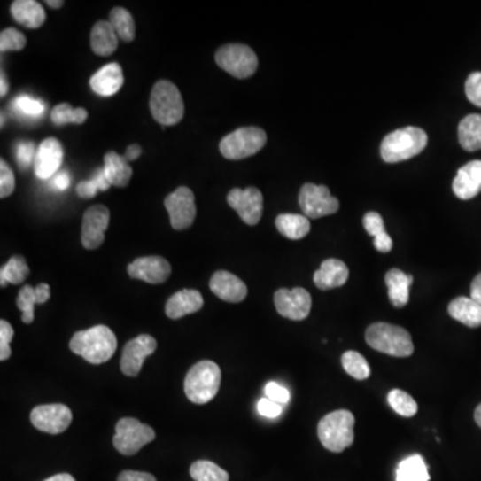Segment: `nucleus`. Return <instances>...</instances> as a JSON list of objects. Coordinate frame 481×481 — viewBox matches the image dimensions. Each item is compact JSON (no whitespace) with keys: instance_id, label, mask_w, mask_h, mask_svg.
Instances as JSON below:
<instances>
[{"instance_id":"f257e3e1","label":"nucleus","mask_w":481,"mask_h":481,"mask_svg":"<svg viewBox=\"0 0 481 481\" xmlns=\"http://www.w3.org/2000/svg\"><path fill=\"white\" fill-rule=\"evenodd\" d=\"M117 345L114 333L105 325L76 332L70 341V349L74 353L96 365L109 361L117 351Z\"/></svg>"},{"instance_id":"f03ea898","label":"nucleus","mask_w":481,"mask_h":481,"mask_svg":"<svg viewBox=\"0 0 481 481\" xmlns=\"http://www.w3.org/2000/svg\"><path fill=\"white\" fill-rule=\"evenodd\" d=\"M428 144V136L423 128H399L388 134L381 144V157L388 164H397L419 155Z\"/></svg>"},{"instance_id":"7ed1b4c3","label":"nucleus","mask_w":481,"mask_h":481,"mask_svg":"<svg viewBox=\"0 0 481 481\" xmlns=\"http://www.w3.org/2000/svg\"><path fill=\"white\" fill-rule=\"evenodd\" d=\"M368 345L381 353L393 357H409L414 354L415 346L411 335L404 328L386 322L370 325L365 333Z\"/></svg>"},{"instance_id":"20e7f679","label":"nucleus","mask_w":481,"mask_h":481,"mask_svg":"<svg viewBox=\"0 0 481 481\" xmlns=\"http://www.w3.org/2000/svg\"><path fill=\"white\" fill-rule=\"evenodd\" d=\"M354 423L353 414L346 409L330 412L318 423L317 433L321 444L335 454L349 448L354 441Z\"/></svg>"},{"instance_id":"39448f33","label":"nucleus","mask_w":481,"mask_h":481,"mask_svg":"<svg viewBox=\"0 0 481 481\" xmlns=\"http://www.w3.org/2000/svg\"><path fill=\"white\" fill-rule=\"evenodd\" d=\"M150 110L152 118L162 128L181 122L185 114V105L177 86L169 81L155 83L150 97Z\"/></svg>"},{"instance_id":"423d86ee","label":"nucleus","mask_w":481,"mask_h":481,"mask_svg":"<svg viewBox=\"0 0 481 481\" xmlns=\"http://www.w3.org/2000/svg\"><path fill=\"white\" fill-rule=\"evenodd\" d=\"M220 367L209 360L199 361L186 375L185 393L191 403H209L220 391Z\"/></svg>"},{"instance_id":"0eeeda50","label":"nucleus","mask_w":481,"mask_h":481,"mask_svg":"<svg viewBox=\"0 0 481 481\" xmlns=\"http://www.w3.org/2000/svg\"><path fill=\"white\" fill-rule=\"evenodd\" d=\"M267 144V133L262 128H241L221 141L220 150L228 159L238 160L257 154Z\"/></svg>"},{"instance_id":"6e6552de","label":"nucleus","mask_w":481,"mask_h":481,"mask_svg":"<svg viewBox=\"0 0 481 481\" xmlns=\"http://www.w3.org/2000/svg\"><path fill=\"white\" fill-rule=\"evenodd\" d=\"M215 62L234 78L246 79L256 73L259 59L256 52L245 44H228L215 54Z\"/></svg>"},{"instance_id":"1a4fd4ad","label":"nucleus","mask_w":481,"mask_h":481,"mask_svg":"<svg viewBox=\"0 0 481 481\" xmlns=\"http://www.w3.org/2000/svg\"><path fill=\"white\" fill-rule=\"evenodd\" d=\"M155 438V432L149 425L142 424L133 417H125L115 425L114 446L120 454L133 456L146 444Z\"/></svg>"},{"instance_id":"9d476101","label":"nucleus","mask_w":481,"mask_h":481,"mask_svg":"<svg viewBox=\"0 0 481 481\" xmlns=\"http://www.w3.org/2000/svg\"><path fill=\"white\" fill-rule=\"evenodd\" d=\"M299 206L305 217L321 218L338 212L340 202L330 194L327 186L306 183L299 191Z\"/></svg>"},{"instance_id":"9b49d317","label":"nucleus","mask_w":481,"mask_h":481,"mask_svg":"<svg viewBox=\"0 0 481 481\" xmlns=\"http://www.w3.org/2000/svg\"><path fill=\"white\" fill-rule=\"evenodd\" d=\"M30 419L36 430L49 435H59L70 427L73 414L63 404H47L34 408Z\"/></svg>"},{"instance_id":"f8f14e48","label":"nucleus","mask_w":481,"mask_h":481,"mask_svg":"<svg viewBox=\"0 0 481 481\" xmlns=\"http://www.w3.org/2000/svg\"><path fill=\"white\" fill-rule=\"evenodd\" d=\"M165 207L170 215V222L175 230L188 229L196 220L197 207L193 191L185 186L165 198Z\"/></svg>"},{"instance_id":"ddd939ff","label":"nucleus","mask_w":481,"mask_h":481,"mask_svg":"<svg viewBox=\"0 0 481 481\" xmlns=\"http://www.w3.org/2000/svg\"><path fill=\"white\" fill-rule=\"evenodd\" d=\"M275 309L283 317L302 321L312 309V297L304 288L278 289L275 294Z\"/></svg>"},{"instance_id":"4468645a","label":"nucleus","mask_w":481,"mask_h":481,"mask_svg":"<svg viewBox=\"0 0 481 481\" xmlns=\"http://www.w3.org/2000/svg\"><path fill=\"white\" fill-rule=\"evenodd\" d=\"M228 204L238 213L241 220L248 225H257L261 220L264 197L257 188H248L245 190L233 189L228 194Z\"/></svg>"},{"instance_id":"2eb2a0df","label":"nucleus","mask_w":481,"mask_h":481,"mask_svg":"<svg viewBox=\"0 0 481 481\" xmlns=\"http://www.w3.org/2000/svg\"><path fill=\"white\" fill-rule=\"evenodd\" d=\"M157 341L149 335L138 336L128 341L123 348L120 369L128 377H136L141 372L144 359L154 353Z\"/></svg>"},{"instance_id":"dca6fc26","label":"nucleus","mask_w":481,"mask_h":481,"mask_svg":"<svg viewBox=\"0 0 481 481\" xmlns=\"http://www.w3.org/2000/svg\"><path fill=\"white\" fill-rule=\"evenodd\" d=\"M110 222V212L104 205L86 210L82 223V245L89 251L99 248L105 241V231Z\"/></svg>"},{"instance_id":"f3484780","label":"nucleus","mask_w":481,"mask_h":481,"mask_svg":"<svg viewBox=\"0 0 481 481\" xmlns=\"http://www.w3.org/2000/svg\"><path fill=\"white\" fill-rule=\"evenodd\" d=\"M128 273L131 278L142 280L152 285L164 283L172 273V267L162 257L150 256L136 260L128 267Z\"/></svg>"},{"instance_id":"a211bd4d","label":"nucleus","mask_w":481,"mask_h":481,"mask_svg":"<svg viewBox=\"0 0 481 481\" xmlns=\"http://www.w3.org/2000/svg\"><path fill=\"white\" fill-rule=\"evenodd\" d=\"M62 144L57 138H47L39 144L35 158V175L41 180H49L62 167Z\"/></svg>"},{"instance_id":"6ab92c4d","label":"nucleus","mask_w":481,"mask_h":481,"mask_svg":"<svg viewBox=\"0 0 481 481\" xmlns=\"http://www.w3.org/2000/svg\"><path fill=\"white\" fill-rule=\"evenodd\" d=\"M210 289L218 299L226 302H243L248 296V288L244 281L239 280L237 275L231 273L220 270L213 275L210 280Z\"/></svg>"},{"instance_id":"aec40b11","label":"nucleus","mask_w":481,"mask_h":481,"mask_svg":"<svg viewBox=\"0 0 481 481\" xmlns=\"http://www.w3.org/2000/svg\"><path fill=\"white\" fill-rule=\"evenodd\" d=\"M454 196L457 198L472 199L481 191V160H472L457 172L454 180Z\"/></svg>"},{"instance_id":"412c9836","label":"nucleus","mask_w":481,"mask_h":481,"mask_svg":"<svg viewBox=\"0 0 481 481\" xmlns=\"http://www.w3.org/2000/svg\"><path fill=\"white\" fill-rule=\"evenodd\" d=\"M202 306H204V299L198 291L183 289L167 299L165 312H167V317L172 320H180L185 315L199 312Z\"/></svg>"},{"instance_id":"4be33fe9","label":"nucleus","mask_w":481,"mask_h":481,"mask_svg":"<svg viewBox=\"0 0 481 481\" xmlns=\"http://www.w3.org/2000/svg\"><path fill=\"white\" fill-rule=\"evenodd\" d=\"M348 278V267L340 260L330 259L321 264L320 269L314 273L313 281L321 291H330L345 285Z\"/></svg>"},{"instance_id":"5701e85b","label":"nucleus","mask_w":481,"mask_h":481,"mask_svg":"<svg viewBox=\"0 0 481 481\" xmlns=\"http://www.w3.org/2000/svg\"><path fill=\"white\" fill-rule=\"evenodd\" d=\"M122 68L118 63H109L94 74L90 79V86L94 93L102 97H112L117 94L123 86Z\"/></svg>"},{"instance_id":"b1692460","label":"nucleus","mask_w":481,"mask_h":481,"mask_svg":"<svg viewBox=\"0 0 481 481\" xmlns=\"http://www.w3.org/2000/svg\"><path fill=\"white\" fill-rule=\"evenodd\" d=\"M414 283V277L400 269H391L385 275L386 288L389 299L396 307H404L409 302V288Z\"/></svg>"},{"instance_id":"393cba45","label":"nucleus","mask_w":481,"mask_h":481,"mask_svg":"<svg viewBox=\"0 0 481 481\" xmlns=\"http://www.w3.org/2000/svg\"><path fill=\"white\" fill-rule=\"evenodd\" d=\"M448 313L454 320L468 328L481 327V306L470 297H457L448 305Z\"/></svg>"},{"instance_id":"a878e982","label":"nucleus","mask_w":481,"mask_h":481,"mask_svg":"<svg viewBox=\"0 0 481 481\" xmlns=\"http://www.w3.org/2000/svg\"><path fill=\"white\" fill-rule=\"evenodd\" d=\"M12 14L19 25L27 28H39L46 20L43 7L34 0H17L12 4Z\"/></svg>"},{"instance_id":"bb28decb","label":"nucleus","mask_w":481,"mask_h":481,"mask_svg":"<svg viewBox=\"0 0 481 481\" xmlns=\"http://www.w3.org/2000/svg\"><path fill=\"white\" fill-rule=\"evenodd\" d=\"M90 43L93 51L101 57H109L115 52L118 47V35L112 23L105 20L97 23L91 31Z\"/></svg>"},{"instance_id":"cd10ccee","label":"nucleus","mask_w":481,"mask_h":481,"mask_svg":"<svg viewBox=\"0 0 481 481\" xmlns=\"http://www.w3.org/2000/svg\"><path fill=\"white\" fill-rule=\"evenodd\" d=\"M105 175L110 183L118 188H125L133 175V169L128 165V160L117 152L110 151L105 155Z\"/></svg>"},{"instance_id":"c85d7f7f","label":"nucleus","mask_w":481,"mask_h":481,"mask_svg":"<svg viewBox=\"0 0 481 481\" xmlns=\"http://www.w3.org/2000/svg\"><path fill=\"white\" fill-rule=\"evenodd\" d=\"M459 142L467 151L481 149V115H467L459 125Z\"/></svg>"},{"instance_id":"c756f323","label":"nucleus","mask_w":481,"mask_h":481,"mask_svg":"<svg viewBox=\"0 0 481 481\" xmlns=\"http://www.w3.org/2000/svg\"><path fill=\"white\" fill-rule=\"evenodd\" d=\"M275 226L283 236L289 239H294V241L304 238L310 231L309 220L305 215L299 214L278 215Z\"/></svg>"},{"instance_id":"7c9ffc66","label":"nucleus","mask_w":481,"mask_h":481,"mask_svg":"<svg viewBox=\"0 0 481 481\" xmlns=\"http://www.w3.org/2000/svg\"><path fill=\"white\" fill-rule=\"evenodd\" d=\"M430 478L427 464L420 454L407 457L396 470L397 481H430Z\"/></svg>"},{"instance_id":"2f4dec72","label":"nucleus","mask_w":481,"mask_h":481,"mask_svg":"<svg viewBox=\"0 0 481 481\" xmlns=\"http://www.w3.org/2000/svg\"><path fill=\"white\" fill-rule=\"evenodd\" d=\"M30 275V269H28L27 262L23 257L14 256L0 272V285L2 288L7 285V283H12V285H19L26 281V278Z\"/></svg>"},{"instance_id":"473e14b6","label":"nucleus","mask_w":481,"mask_h":481,"mask_svg":"<svg viewBox=\"0 0 481 481\" xmlns=\"http://www.w3.org/2000/svg\"><path fill=\"white\" fill-rule=\"evenodd\" d=\"M110 23L117 33L118 38L123 42H131L136 38V23L130 12L122 7H115L110 12Z\"/></svg>"},{"instance_id":"72a5a7b5","label":"nucleus","mask_w":481,"mask_h":481,"mask_svg":"<svg viewBox=\"0 0 481 481\" xmlns=\"http://www.w3.org/2000/svg\"><path fill=\"white\" fill-rule=\"evenodd\" d=\"M190 476L196 481H229V473L209 460L193 462Z\"/></svg>"},{"instance_id":"f704fd0d","label":"nucleus","mask_w":481,"mask_h":481,"mask_svg":"<svg viewBox=\"0 0 481 481\" xmlns=\"http://www.w3.org/2000/svg\"><path fill=\"white\" fill-rule=\"evenodd\" d=\"M388 403L397 415L403 417H414L419 409L414 397L401 389H393L389 392Z\"/></svg>"},{"instance_id":"c9c22d12","label":"nucleus","mask_w":481,"mask_h":481,"mask_svg":"<svg viewBox=\"0 0 481 481\" xmlns=\"http://www.w3.org/2000/svg\"><path fill=\"white\" fill-rule=\"evenodd\" d=\"M341 364H343L344 370L356 380H367L370 376L369 364L359 352H345L341 357Z\"/></svg>"},{"instance_id":"e433bc0d","label":"nucleus","mask_w":481,"mask_h":481,"mask_svg":"<svg viewBox=\"0 0 481 481\" xmlns=\"http://www.w3.org/2000/svg\"><path fill=\"white\" fill-rule=\"evenodd\" d=\"M89 114L85 109H73L68 104H60L52 110L51 120L55 125H66V123H76L82 125L88 120Z\"/></svg>"},{"instance_id":"4c0bfd02","label":"nucleus","mask_w":481,"mask_h":481,"mask_svg":"<svg viewBox=\"0 0 481 481\" xmlns=\"http://www.w3.org/2000/svg\"><path fill=\"white\" fill-rule=\"evenodd\" d=\"M110 186L112 185L110 183V181L107 180L105 170L98 169L94 173L91 180L83 181V182L79 183L78 188H76V193H78L79 197L89 199L91 198V197L96 196L99 190H109Z\"/></svg>"},{"instance_id":"58836bf2","label":"nucleus","mask_w":481,"mask_h":481,"mask_svg":"<svg viewBox=\"0 0 481 481\" xmlns=\"http://www.w3.org/2000/svg\"><path fill=\"white\" fill-rule=\"evenodd\" d=\"M36 304H39V299L35 288L30 285L23 286L17 299V306L22 310V321L25 324L33 322L34 307H35Z\"/></svg>"},{"instance_id":"ea45409f","label":"nucleus","mask_w":481,"mask_h":481,"mask_svg":"<svg viewBox=\"0 0 481 481\" xmlns=\"http://www.w3.org/2000/svg\"><path fill=\"white\" fill-rule=\"evenodd\" d=\"M14 107L19 114L31 118L41 117L44 110H46V105L43 102L31 98L30 96H26V94L15 98Z\"/></svg>"},{"instance_id":"a19ab883","label":"nucleus","mask_w":481,"mask_h":481,"mask_svg":"<svg viewBox=\"0 0 481 481\" xmlns=\"http://www.w3.org/2000/svg\"><path fill=\"white\" fill-rule=\"evenodd\" d=\"M26 43H27L26 36L17 28H6V30L2 31L0 51H20V50L25 49Z\"/></svg>"},{"instance_id":"79ce46f5","label":"nucleus","mask_w":481,"mask_h":481,"mask_svg":"<svg viewBox=\"0 0 481 481\" xmlns=\"http://www.w3.org/2000/svg\"><path fill=\"white\" fill-rule=\"evenodd\" d=\"M15 189V175L14 172L10 169L6 160H0V198H6L14 193Z\"/></svg>"},{"instance_id":"37998d69","label":"nucleus","mask_w":481,"mask_h":481,"mask_svg":"<svg viewBox=\"0 0 481 481\" xmlns=\"http://www.w3.org/2000/svg\"><path fill=\"white\" fill-rule=\"evenodd\" d=\"M14 338V330L6 320L0 321V360L6 361L12 356L10 343Z\"/></svg>"},{"instance_id":"c03bdc74","label":"nucleus","mask_w":481,"mask_h":481,"mask_svg":"<svg viewBox=\"0 0 481 481\" xmlns=\"http://www.w3.org/2000/svg\"><path fill=\"white\" fill-rule=\"evenodd\" d=\"M465 94L475 106L481 107V73H473L465 82Z\"/></svg>"},{"instance_id":"a18cd8bd","label":"nucleus","mask_w":481,"mask_h":481,"mask_svg":"<svg viewBox=\"0 0 481 481\" xmlns=\"http://www.w3.org/2000/svg\"><path fill=\"white\" fill-rule=\"evenodd\" d=\"M35 144L33 142H23L17 147V160L22 169L30 167L33 160L36 158Z\"/></svg>"},{"instance_id":"49530a36","label":"nucleus","mask_w":481,"mask_h":481,"mask_svg":"<svg viewBox=\"0 0 481 481\" xmlns=\"http://www.w3.org/2000/svg\"><path fill=\"white\" fill-rule=\"evenodd\" d=\"M265 394H267L268 399L280 404V406H286L289 403V399H291L288 389L283 388V385L275 383V381L267 384V386H265Z\"/></svg>"},{"instance_id":"de8ad7c7","label":"nucleus","mask_w":481,"mask_h":481,"mask_svg":"<svg viewBox=\"0 0 481 481\" xmlns=\"http://www.w3.org/2000/svg\"><path fill=\"white\" fill-rule=\"evenodd\" d=\"M364 228L368 234L375 238L380 234L386 233L383 217L376 212H369L364 215Z\"/></svg>"},{"instance_id":"09e8293b","label":"nucleus","mask_w":481,"mask_h":481,"mask_svg":"<svg viewBox=\"0 0 481 481\" xmlns=\"http://www.w3.org/2000/svg\"><path fill=\"white\" fill-rule=\"evenodd\" d=\"M259 412L262 416L275 419V417H278L283 414V406L275 403V401L268 399V397H264V399H261L259 401Z\"/></svg>"},{"instance_id":"8fccbe9b","label":"nucleus","mask_w":481,"mask_h":481,"mask_svg":"<svg viewBox=\"0 0 481 481\" xmlns=\"http://www.w3.org/2000/svg\"><path fill=\"white\" fill-rule=\"evenodd\" d=\"M118 481H157L154 476L146 472H136V470H123Z\"/></svg>"},{"instance_id":"3c124183","label":"nucleus","mask_w":481,"mask_h":481,"mask_svg":"<svg viewBox=\"0 0 481 481\" xmlns=\"http://www.w3.org/2000/svg\"><path fill=\"white\" fill-rule=\"evenodd\" d=\"M375 248L381 253H388V252L392 251L393 243H392V238L388 236V233H383L376 237Z\"/></svg>"},{"instance_id":"603ef678","label":"nucleus","mask_w":481,"mask_h":481,"mask_svg":"<svg viewBox=\"0 0 481 481\" xmlns=\"http://www.w3.org/2000/svg\"><path fill=\"white\" fill-rule=\"evenodd\" d=\"M470 299L481 306V273L476 275L470 285Z\"/></svg>"},{"instance_id":"864d4df0","label":"nucleus","mask_w":481,"mask_h":481,"mask_svg":"<svg viewBox=\"0 0 481 481\" xmlns=\"http://www.w3.org/2000/svg\"><path fill=\"white\" fill-rule=\"evenodd\" d=\"M70 177H68L67 173L62 172L59 173V175H55L54 182H52V185L55 186V189L57 190H66V189L70 186Z\"/></svg>"},{"instance_id":"5fc2aeb1","label":"nucleus","mask_w":481,"mask_h":481,"mask_svg":"<svg viewBox=\"0 0 481 481\" xmlns=\"http://www.w3.org/2000/svg\"><path fill=\"white\" fill-rule=\"evenodd\" d=\"M141 154L142 149L139 144H130V146L128 147V150H126L125 158L128 160H136L141 157Z\"/></svg>"},{"instance_id":"6e6d98bb","label":"nucleus","mask_w":481,"mask_h":481,"mask_svg":"<svg viewBox=\"0 0 481 481\" xmlns=\"http://www.w3.org/2000/svg\"><path fill=\"white\" fill-rule=\"evenodd\" d=\"M44 481H75V478L68 475V473H60V475L52 476V477L47 478Z\"/></svg>"},{"instance_id":"4d7b16f0","label":"nucleus","mask_w":481,"mask_h":481,"mask_svg":"<svg viewBox=\"0 0 481 481\" xmlns=\"http://www.w3.org/2000/svg\"><path fill=\"white\" fill-rule=\"evenodd\" d=\"M0 83H2V89H0V96L6 97L7 91H9V83H7L6 76L4 73H2V79H0Z\"/></svg>"},{"instance_id":"13d9d810","label":"nucleus","mask_w":481,"mask_h":481,"mask_svg":"<svg viewBox=\"0 0 481 481\" xmlns=\"http://www.w3.org/2000/svg\"><path fill=\"white\" fill-rule=\"evenodd\" d=\"M475 422H476V424H477L478 427L481 428V404L480 406L477 407V408H476Z\"/></svg>"},{"instance_id":"bf43d9fd","label":"nucleus","mask_w":481,"mask_h":481,"mask_svg":"<svg viewBox=\"0 0 481 481\" xmlns=\"http://www.w3.org/2000/svg\"><path fill=\"white\" fill-rule=\"evenodd\" d=\"M47 4L52 9H60L63 6V2H54V0H47Z\"/></svg>"}]
</instances>
